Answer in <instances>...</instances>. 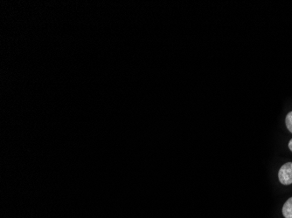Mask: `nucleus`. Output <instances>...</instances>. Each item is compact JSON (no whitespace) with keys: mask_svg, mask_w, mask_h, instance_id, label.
Here are the masks:
<instances>
[{"mask_svg":"<svg viewBox=\"0 0 292 218\" xmlns=\"http://www.w3.org/2000/svg\"><path fill=\"white\" fill-rule=\"evenodd\" d=\"M278 178L283 185L292 184V162H287L281 167L279 170Z\"/></svg>","mask_w":292,"mask_h":218,"instance_id":"obj_1","label":"nucleus"},{"mask_svg":"<svg viewBox=\"0 0 292 218\" xmlns=\"http://www.w3.org/2000/svg\"><path fill=\"white\" fill-rule=\"evenodd\" d=\"M282 215L285 218H292V197L288 199L282 207Z\"/></svg>","mask_w":292,"mask_h":218,"instance_id":"obj_2","label":"nucleus"},{"mask_svg":"<svg viewBox=\"0 0 292 218\" xmlns=\"http://www.w3.org/2000/svg\"><path fill=\"white\" fill-rule=\"evenodd\" d=\"M285 123L287 129H289V132L292 133V112H289L286 116Z\"/></svg>","mask_w":292,"mask_h":218,"instance_id":"obj_3","label":"nucleus"},{"mask_svg":"<svg viewBox=\"0 0 292 218\" xmlns=\"http://www.w3.org/2000/svg\"><path fill=\"white\" fill-rule=\"evenodd\" d=\"M289 149H290V151L292 152V139L289 142Z\"/></svg>","mask_w":292,"mask_h":218,"instance_id":"obj_4","label":"nucleus"}]
</instances>
